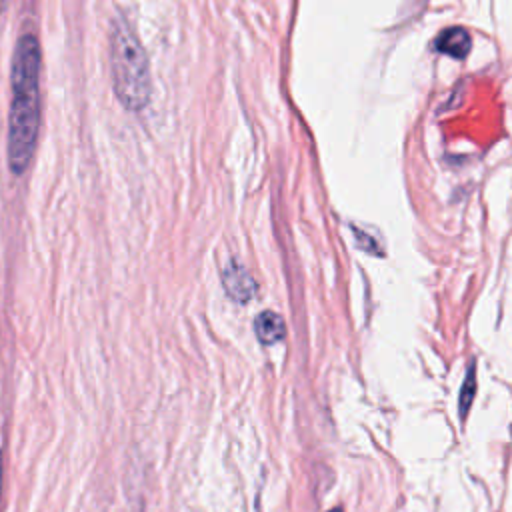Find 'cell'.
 <instances>
[{
  "instance_id": "obj_1",
  "label": "cell",
  "mask_w": 512,
  "mask_h": 512,
  "mask_svg": "<svg viewBox=\"0 0 512 512\" xmlns=\"http://www.w3.org/2000/svg\"><path fill=\"white\" fill-rule=\"evenodd\" d=\"M42 52L34 34L20 36L12 58V102L8 116V164L24 174L32 162L40 128Z\"/></svg>"
},
{
  "instance_id": "obj_2",
  "label": "cell",
  "mask_w": 512,
  "mask_h": 512,
  "mask_svg": "<svg viewBox=\"0 0 512 512\" xmlns=\"http://www.w3.org/2000/svg\"><path fill=\"white\" fill-rule=\"evenodd\" d=\"M110 68L120 104L130 112L144 110L152 96L150 64L136 30L122 14L110 22Z\"/></svg>"
},
{
  "instance_id": "obj_3",
  "label": "cell",
  "mask_w": 512,
  "mask_h": 512,
  "mask_svg": "<svg viewBox=\"0 0 512 512\" xmlns=\"http://www.w3.org/2000/svg\"><path fill=\"white\" fill-rule=\"evenodd\" d=\"M222 284H224L226 294L240 304H244L256 296V282L252 280L248 270L238 262H230L224 268Z\"/></svg>"
},
{
  "instance_id": "obj_4",
  "label": "cell",
  "mask_w": 512,
  "mask_h": 512,
  "mask_svg": "<svg viewBox=\"0 0 512 512\" xmlns=\"http://www.w3.org/2000/svg\"><path fill=\"white\" fill-rule=\"evenodd\" d=\"M436 48L450 56V58H458L462 60L464 56H468L470 48H472V38L468 34L466 28H460V26H452V28H446L442 30L438 36H436Z\"/></svg>"
},
{
  "instance_id": "obj_5",
  "label": "cell",
  "mask_w": 512,
  "mask_h": 512,
  "mask_svg": "<svg viewBox=\"0 0 512 512\" xmlns=\"http://www.w3.org/2000/svg\"><path fill=\"white\" fill-rule=\"evenodd\" d=\"M254 332L262 344H274L284 338V320L272 312H260L254 320Z\"/></svg>"
},
{
  "instance_id": "obj_6",
  "label": "cell",
  "mask_w": 512,
  "mask_h": 512,
  "mask_svg": "<svg viewBox=\"0 0 512 512\" xmlns=\"http://www.w3.org/2000/svg\"><path fill=\"white\" fill-rule=\"evenodd\" d=\"M474 392H476V372H474V366H470V370L466 374V380H464V386H462V392H460V416L462 418L468 414Z\"/></svg>"
},
{
  "instance_id": "obj_7",
  "label": "cell",
  "mask_w": 512,
  "mask_h": 512,
  "mask_svg": "<svg viewBox=\"0 0 512 512\" xmlns=\"http://www.w3.org/2000/svg\"><path fill=\"white\" fill-rule=\"evenodd\" d=\"M2 486H4V460L0 452V504H2Z\"/></svg>"
},
{
  "instance_id": "obj_8",
  "label": "cell",
  "mask_w": 512,
  "mask_h": 512,
  "mask_svg": "<svg viewBox=\"0 0 512 512\" xmlns=\"http://www.w3.org/2000/svg\"><path fill=\"white\" fill-rule=\"evenodd\" d=\"M328 512H342L340 508H332V510H328Z\"/></svg>"
}]
</instances>
